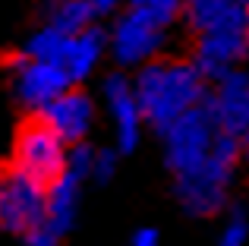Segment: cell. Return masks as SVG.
I'll return each instance as SVG.
<instances>
[{
	"label": "cell",
	"mask_w": 249,
	"mask_h": 246,
	"mask_svg": "<svg viewBox=\"0 0 249 246\" xmlns=\"http://www.w3.org/2000/svg\"><path fill=\"white\" fill-rule=\"evenodd\" d=\"M205 82L208 79L193 60H167V57H158V60L139 67L133 76L136 98L142 105L145 123L155 126L158 133H164L170 123H177L193 107L205 105Z\"/></svg>",
	"instance_id": "6da1fadb"
},
{
	"label": "cell",
	"mask_w": 249,
	"mask_h": 246,
	"mask_svg": "<svg viewBox=\"0 0 249 246\" xmlns=\"http://www.w3.org/2000/svg\"><path fill=\"white\" fill-rule=\"evenodd\" d=\"M240 158H243V142L227 133L208 164H202L199 171L174 180V196L180 202V209L193 218L221 215L227 209V199H231Z\"/></svg>",
	"instance_id": "7a4b0ae2"
},
{
	"label": "cell",
	"mask_w": 249,
	"mask_h": 246,
	"mask_svg": "<svg viewBox=\"0 0 249 246\" xmlns=\"http://www.w3.org/2000/svg\"><path fill=\"white\" fill-rule=\"evenodd\" d=\"M193 63L202 70L208 82L224 79L227 73L249 63V6L196 32Z\"/></svg>",
	"instance_id": "277c9868"
},
{
	"label": "cell",
	"mask_w": 249,
	"mask_h": 246,
	"mask_svg": "<svg viewBox=\"0 0 249 246\" xmlns=\"http://www.w3.org/2000/svg\"><path fill=\"white\" fill-rule=\"evenodd\" d=\"M224 136L227 129L218 123L208 101L193 107L189 114H183L177 123H170L161 133V139H164V164L170 177L174 180L186 177V174L199 171L202 164H208L214 158V152H218V145L224 142Z\"/></svg>",
	"instance_id": "3957f363"
},
{
	"label": "cell",
	"mask_w": 249,
	"mask_h": 246,
	"mask_svg": "<svg viewBox=\"0 0 249 246\" xmlns=\"http://www.w3.org/2000/svg\"><path fill=\"white\" fill-rule=\"evenodd\" d=\"M60 240H63V237L57 234V230H51L48 224H41V228L29 230V234L22 237L25 246H60Z\"/></svg>",
	"instance_id": "ac0fdd59"
},
{
	"label": "cell",
	"mask_w": 249,
	"mask_h": 246,
	"mask_svg": "<svg viewBox=\"0 0 249 246\" xmlns=\"http://www.w3.org/2000/svg\"><path fill=\"white\" fill-rule=\"evenodd\" d=\"M0 177H3V171H0Z\"/></svg>",
	"instance_id": "44dd1931"
},
{
	"label": "cell",
	"mask_w": 249,
	"mask_h": 246,
	"mask_svg": "<svg viewBox=\"0 0 249 246\" xmlns=\"http://www.w3.org/2000/svg\"><path fill=\"white\" fill-rule=\"evenodd\" d=\"M57 136H60L67 145H79V142L89 139L91 126H95V117H98V107L95 101L89 98L79 88H67L63 95H57L41 114H38Z\"/></svg>",
	"instance_id": "30bf717a"
},
{
	"label": "cell",
	"mask_w": 249,
	"mask_h": 246,
	"mask_svg": "<svg viewBox=\"0 0 249 246\" xmlns=\"http://www.w3.org/2000/svg\"><path fill=\"white\" fill-rule=\"evenodd\" d=\"M104 54H107V35L98 25H89L76 35H67V44H63L60 54V70L70 76L73 86H79L98 70Z\"/></svg>",
	"instance_id": "7c38bea8"
},
{
	"label": "cell",
	"mask_w": 249,
	"mask_h": 246,
	"mask_svg": "<svg viewBox=\"0 0 249 246\" xmlns=\"http://www.w3.org/2000/svg\"><path fill=\"white\" fill-rule=\"evenodd\" d=\"M249 243V211L233 205L221 215V228L214 237V246H246Z\"/></svg>",
	"instance_id": "9a60e30c"
},
{
	"label": "cell",
	"mask_w": 249,
	"mask_h": 246,
	"mask_svg": "<svg viewBox=\"0 0 249 246\" xmlns=\"http://www.w3.org/2000/svg\"><path fill=\"white\" fill-rule=\"evenodd\" d=\"M67 88H73V82L57 63L38 60V57H29V54L16 57V63H13V95L22 107L41 114Z\"/></svg>",
	"instance_id": "9c48e42d"
},
{
	"label": "cell",
	"mask_w": 249,
	"mask_h": 246,
	"mask_svg": "<svg viewBox=\"0 0 249 246\" xmlns=\"http://www.w3.org/2000/svg\"><path fill=\"white\" fill-rule=\"evenodd\" d=\"M82 186L85 177H79L76 171L63 167V174L48 183V215H44V224L57 234H67L76 224V215H79V202H82Z\"/></svg>",
	"instance_id": "4fadbf2b"
},
{
	"label": "cell",
	"mask_w": 249,
	"mask_h": 246,
	"mask_svg": "<svg viewBox=\"0 0 249 246\" xmlns=\"http://www.w3.org/2000/svg\"><path fill=\"white\" fill-rule=\"evenodd\" d=\"M129 246H161V234L155 228H139L129 237Z\"/></svg>",
	"instance_id": "d6986e66"
},
{
	"label": "cell",
	"mask_w": 249,
	"mask_h": 246,
	"mask_svg": "<svg viewBox=\"0 0 249 246\" xmlns=\"http://www.w3.org/2000/svg\"><path fill=\"white\" fill-rule=\"evenodd\" d=\"M44 25H54L63 35H76V32L95 25V13L89 10L85 0H51L44 10Z\"/></svg>",
	"instance_id": "5bb4252c"
},
{
	"label": "cell",
	"mask_w": 249,
	"mask_h": 246,
	"mask_svg": "<svg viewBox=\"0 0 249 246\" xmlns=\"http://www.w3.org/2000/svg\"><path fill=\"white\" fill-rule=\"evenodd\" d=\"M208 105H212L221 126L243 142L249 133V73H246V67L233 70L224 79L214 82L212 95H208Z\"/></svg>",
	"instance_id": "8fae6325"
},
{
	"label": "cell",
	"mask_w": 249,
	"mask_h": 246,
	"mask_svg": "<svg viewBox=\"0 0 249 246\" xmlns=\"http://www.w3.org/2000/svg\"><path fill=\"white\" fill-rule=\"evenodd\" d=\"M85 3L95 13V19H101V16H114L120 10V3H126V0H85Z\"/></svg>",
	"instance_id": "ffe728a7"
},
{
	"label": "cell",
	"mask_w": 249,
	"mask_h": 246,
	"mask_svg": "<svg viewBox=\"0 0 249 246\" xmlns=\"http://www.w3.org/2000/svg\"><path fill=\"white\" fill-rule=\"evenodd\" d=\"M167 32H170L167 19L129 6L114 19V29L107 35V54L114 57L117 67L139 70L161 57L167 44Z\"/></svg>",
	"instance_id": "5b68a950"
},
{
	"label": "cell",
	"mask_w": 249,
	"mask_h": 246,
	"mask_svg": "<svg viewBox=\"0 0 249 246\" xmlns=\"http://www.w3.org/2000/svg\"><path fill=\"white\" fill-rule=\"evenodd\" d=\"M117 158H120V152H117V148H95L91 180H95V183H107V180L117 174Z\"/></svg>",
	"instance_id": "e0dca14e"
},
{
	"label": "cell",
	"mask_w": 249,
	"mask_h": 246,
	"mask_svg": "<svg viewBox=\"0 0 249 246\" xmlns=\"http://www.w3.org/2000/svg\"><path fill=\"white\" fill-rule=\"evenodd\" d=\"M70 145L48 126L41 117L25 123L16 136L13 145V167L25 171L29 177L41 180V183H54L67 167Z\"/></svg>",
	"instance_id": "52a82bcc"
},
{
	"label": "cell",
	"mask_w": 249,
	"mask_h": 246,
	"mask_svg": "<svg viewBox=\"0 0 249 246\" xmlns=\"http://www.w3.org/2000/svg\"><path fill=\"white\" fill-rule=\"evenodd\" d=\"M101 98L110 129H114V148L120 155L133 152L142 139V126H145V114H142V105L136 98L133 79H126L123 73L107 76L101 86Z\"/></svg>",
	"instance_id": "ba28073f"
},
{
	"label": "cell",
	"mask_w": 249,
	"mask_h": 246,
	"mask_svg": "<svg viewBox=\"0 0 249 246\" xmlns=\"http://www.w3.org/2000/svg\"><path fill=\"white\" fill-rule=\"evenodd\" d=\"M48 215V183L10 167L0 177V230L25 237L41 228Z\"/></svg>",
	"instance_id": "8992f818"
},
{
	"label": "cell",
	"mask_w": 249,
	"mask_h": 246,
	"mask_svg": "<svg viewBox=\"0 0 249 246\" xmlns=\"http://www.w3.org/2000/svg\"><path fill=\"white\" fill-rule=\"evenodd\" d=\"M126 3L136 6V10L155 13V16H161V19H167V22H174V19L183 13L186 0H126Z\"/></svg>",
	"instance_id": "2e32d148"
}]
</instances>
